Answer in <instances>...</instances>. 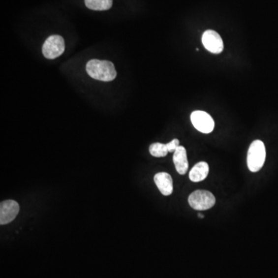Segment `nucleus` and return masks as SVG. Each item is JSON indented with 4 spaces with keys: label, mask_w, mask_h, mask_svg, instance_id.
Here are the masks:
<instances>
[{
    "label": "nucleus",
    "mask_w": 278,
    "mask_h": 278,
    "mask_svg": "<svg viewBox=\"0 0 278 278\" xmlns=\"http://www.w3.org/2000/svg\"><path fill=\"white\" fill-rule=\"evenodd\" d=\"M149 153L153 156L160 158V157L166 156L169 151L167 149L166 144L155 142V143L152 144L149 147Z\"/></svg>",
    "instance_id": "12"
},
{
    "label": "nucleus",
    "mask_w": 278,
    "mask_h": 278,
    "mask_svg": "<svg viewBox=\"0 0 278 278\" xmlns=\"http://www.w3.org/2000/svg\"><path fill=\"white\" fill-rule=\"evenodd\" d=\"M173 162L176 171L180 175H185L188 169V158L185 148L179 146L173 154Z\"/></svg>",
    "instance_id": "9"
},
{
    "label": "nucleus",
    "mask_w": 278,
    "mask_h": 278,
    "mask_svg": "<svg viewBox=\"0 0 278 278\" xmlns=\"http://www.w3.org/2000/svg\"><path fill=\"white\" fill-rule=\"evenodd\" d=\"M86 70L88 75L97 81H113L117 76L115 66L111 61L91 60L87 63Z\"/></svg>",
    "instance_id": "1"
},
{
    "label": "nucleus",
    "mask_w": 278,
    "mask_h": 278,
    "mask_svg": "<svg viewBox=\"0 0 278 278\" xmlns=\"http://www.w3.org/2000/svg\"><path fill=\"white\" fill-rule=\"evenodd\" d=\"M166 146L169 153H175L177 148L180 146V141L177 138H175L169 143H167Z\"/></svg>",
    "instance_id": "13"
},
{
    "label": "nucleus",
    "mask_w": 278,
    "mask_h": 278,
    "mask_svg": "<svg viewBox=\"0 0 278 278\" xmlns=\"http://www.w3.org/2000/svg\"><path fill=\"white\" fill-rule=\"evenodd\" d=\"M188 203L196 210H207L216 203V198L212 192L207 190H196L188 196Z\"/></svg>",
    "instance_id": "3"
},
{
    "label": "nucleus",
    "mask_w": 278,
    "mask_h": 278,
    "mask_svg": "<svg viewBox=\"0 0 278 278\" xmlns=\"http://www.w3.org/2000/svg\"><path fill=\"white\" fill-rule=\"evenodd\" d=\"M154 181L160 192L164 196H170L173 192L172 176L167 172H158L154 176Z\"/></svg>",
    "instance_id": "8"
},
{
    "label": "nucleus",
    "mask_w": 278,
    "mask_h": 278,
    "mask_svg": "<svg viewBox=\"0 0 278 278\" xmlns=\"http://www.w3.org/2000/svg\"><path fill=\"white\" fill-rule=\"evenodd\" d=\"M202 43L209 52L214 54H220L224 48L220 35L213 30H207L203 32Z\"/></svg>",
    "instance_id": "6"
},
{
    "label": "nucleus",
    "mask_w": 278,
    "mask_h": 278,
    "mask_svg": "<svg viewBox=\"0 0 278 278\" xmlns=\"http://www.w3.org/2000/svg\"><path fill=\"white\" fill-rule=\"evenodd\" d=\"M65 51L64 40L60 35L49 36L43 43L42 52L47 59H55Z\"/></svg>",
    "instance_id": "4"
},
{
    "label": "nucleus",
    "mask_w": 278,
    "mask_h": 278,
    "mask_svg": "<svg viewBox=\"0 0 278 278\" xmlns=\"http://www.w3.org/2000/svg\"><path fill=\"white\" fill-rule=\"evenodd\" d=\"M198 216H199V218H202V219H203V218H204V215H203V214H198Z\"/></svg>",
    "instance_id": "14"
},
{
    "label": "nucleus",
    "mask_w": 278,
    "mask_h": 278,
    "mask_svg": "<svg viewBox=\"0 0 278 278\" xmlns=\"http://www.w3.org/2000/svg\"><path fill=\"white\" fill-rule=\"evenodd\" d=\"M266 149L264 142L255 140L249 146L247 153V166L250 172H257L265 162Z\"/></svg>",
    "instance_id": "2"
},
{
    "label": "nucleus",
    "mask_w": 278,
    "mask_h": 278,
    "mask_svg": "<svg viewBox=\"0 0 278 278\" xmlns=\"http://www.w3.org/2000/svg\"><path fill=\"white\" fill-rule=\"evenodd\" d=\"M191 122L200 132L209 134L214 131L215 122L210 114L203 111H195L191 114Z\"/></svg>",
    "instance_id": "5"
},
{
    "label": "nucleus",
    "mask_w": 278,
    "mask_h": 278,
    "mask_svg": "<svg viewBox=\"0 0 278 278\" xmlns=\"http://www.w3.org/2000/svg\"><path fill=\"white\" fill-rule=\"evenodd\" d=\"M20 212V205L12 199L0 203V224H8L16 219Z\"/></svg>",
    "instance_id": "7"
},
{
    "label": "nucleus",
    "mask_w": 278,
    "mask_h": 278,
    "mask_svg": "<svg viewBox=\"0 0 278 278\" xmlns=\"http://www.w3.org/2000/svg\"><path fill=\"white\" fill-rule=\"evenodd\" d=\"M209 165L206 162H198L196 165H194L193 168L189 172V180L194 183H199L206 180V178L208 176Z\"/></svg>",
    "instance_id": "10"
},
{
    "label": "nucleus",
    "mask_w": 278,
    "mask_h": 278,
    "mask_svg": "<svg viewBox=\"0 0 278 278\" xmlns=\"http://www.w3.org/2000/svg\"><path fill=\"white\" fill-rule=\"evenodd\" d=\"M85 5L92 10L104 11L111 9L112 0H85Z\"/></svg>",
    "instance_id": "11"
}]
</instances>
